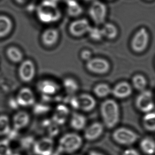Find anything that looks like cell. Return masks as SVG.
Listing matches in <instances>:
<instances>
[{
	"label": "cell",
	"instance_id": "8",
	"mask_svg": "<svg viewBox=\"0 0 155 155\" xmlns=\"http://www.w3.org/2000/svg\"><path fill=\"white\" fill-rule=\"evenodd\" d=\"M135 106L142 113L146 114L153 112L155 104L152 92L146 89L141 92L136 99Z\"/></svg>",
	"mask_w": 155,
	"mask_h": 155
},
{
	"label": "cell",
	"instance_id": "7",
	"mask_svg": "<svg viewBox=\"0 0 155 155\" xmlns=\"http://www.w3.org/2000/svg\"><path fill=\"white\" fill-rule=\"evenodd\" d=\"M150 36L146 28L141 27L136 32L132 38L131 46L132 50L136 53H142L147 48Z\"/></svg>",
	"mask_w": 155,
	"mask_h": 155
},
{
	"label": "cell",
	"instance_id": "17",
	"mask_svg": "<svg viewBox=\"0 0 155 155\" xmlns=\"http://www.w3.org/2000/svg\"><path fill=\"white\" fill-rule=\"evenodd\" d=\"M30 115L27 112L20 111L15 114L12 118V124L15 131L24 129L30 123Z\"/></svg>",
	"mask_w": 155,
	"mask_h": 155
},
{
	"label": "cell",
	"instance_id": "9",
	"mask_svg": "<svg viewBox=\"0 0 155 155\" xmlns=\"http://www.w3.org/2000/svg\"><path fill=\"white\" fill-rule=\"evenodd\" d=\"M36 66L31 59L23 60L20 63L18 70V74L20 80L25 83L31 82L35 77Z\"/></svg>",
	"mask_w": 155,
	"mask_h": 155
},
{
	"label": "cell",
	"instance_id": "2",
	"mask_svg": "<svg viewBox=\"0 0 155 155\" xmlns=\"http://www.w3.org/2000/svg\"><path fill=\"white\" fill-rule=\"evenodd\" d=\"M83 143L81 136L75 133L65 134L59 141V150L65 153H72L78 151Z\"/></svg>",
	"mask_w": 155,
	"mask_h": 155
},
{
	"label": "cell",
	"instance_id": "6",
	"mask_svg": "<svg viewBox=\"0 0 155 155\" xmlns=\"http://www.w3.org/2000/svg\"><path fill=\"white\" fill-rule=\"evenodd\" d=\"M85 67L87 70L96 75L106 74L110 71L111 68L110 62L106 59L103 57H92L86 62Z\"/></svg>",
	"mask_w": 155,
	"mask_h": 155
},
{
	"label": "cell",
	"instance_id": "11",
	"mask_svg": "<svg viewBox=\"0 0 155 155\" xmlns=\"http://www.w3.org/2000/svg\"><path fill=\"white\" fill-rule=\"evenodd\" d=\"M54 145L51 137H42L35 142L33 145L34 153L36 155H51Z\"/></svg>",
	"mask_w": 155,
	"mask_h": 155
},
{
	"label": "cell",
	"instance_id": "34",
	"mask_svg": "<svg viewBox=\"0 0 155 155\" xmlns=\"http://www.w3.org/2000/svg\"><path fill=\"white\" fill-rule=\"evenodd\" d=\"M18 4H23L26 2L27 0H15Z\"/></svg>",
	"mask_w": 155,
	"mask_h": 155
},
{
	"label": "cell",
	"instance_id": "3",
	"mask_svg": "<svg viewBox=\"0 0 155 155\" xmlns=\"http://www.w3.org/2000/svg\"><path fill=\"white\" fill-rule=\"evenodd\" d=\"M114 141L121 145H132L138 140V135L133 130L125 127L117 128L112 134Z\"/></svg>",
	"mask_w": 155,
	"mask_h": 155
},
{
	"label": "cell",
	"instance_id": "27",
	"mask_svg": "<svg viewBox=\"0 0 155 155\" xmlns=\"http://www.w3.org/2000/svg\"><path fill=\"white\" fill-rule=\"evenodd\" d=\"M132 85L137 91L142 92L146 90L147 84V80L143 75L137 74L132 78Z\"/></svg>",
	"mask_w": 155,
	"mask_h": 155
},
{
	"label": "cell",
	"instance_id": "30",
	"mask_svg": "<svg viewBox=\"0 0 155 155\" xmlns=\"http://www.w3.org/2000/svg\"><path fill=\"white\" fill-rule=\"evenodd\" d=\"M0 155H12V149L8 140L0 141Z\"/></svg>",
	"mask_w": 155,
	"mask_h": 155
},
{
	"label": "cell",
	"instance_id": "35",
	"mask_svg": "<svg viewBox=\"0 0 155 155\" xmlns=\"http://www.w3.org/2000/svg\"><path fill=\"white\" fill-rule=\"evenodd\" d=\"M19 155V154H14V155Z\"/></svg>",
	"mask_w": 155,
	"mask_h": 155
},
{
	"label": "cell",
	"instance_id": "13",
	"mask_svg": "<svg viewBox=\"0 0 155 155\" xmlns=\"http://www.w3.org/2000/svg\"><path fill=\"white\" fill-rule=\"evenodd\" d=\"M104 126L100 122H94L85 128L84 137L88 141H95L101 137L104 130Z\"/></svg>",
	"mask_w": 155,
	"mask_h": 155
},
{
	"label": "cell",
	"instance_id": "26",
	"mask_svg": "<svg viewBox=\"0 0 155 155\" xmlns=\"http://www.w3.org/2000/svg\"><path fill=\"white\" fill-rule=\"evenodd\" d=\"M143 125L148 132H155V112L146 113L143 118Z\"/></svg>",
	"mask_w": 155,
	"mask_h": 155
},
{
	"label": "cell",
	"instance_id": "24",
	"mask_svg": "<svg viewBox=\"0 0 155 155\" xmlns=\"http://www.w3.org/2000/svg\"><path fill=\"white\" fill-rule=\"evenodd\" d=\"M140 147L145 154L153 155L155 153V141L151 137H145L140 142Z\"/></svg>",
	"mask_w": 155,
	"mask_h": 155
},
{
	"label": "cell",
	"instance_id": "32",
	"mask_svg": "<svg viewBox=\"0 0 155 155\" xmlns=\"http://www.w3.org/2000/svg\"><path fill=\"white\" fill-rule=\"evenodd\" d=\"M123 155H141L139 152L134 148H128L124 151Z\"/></svg>",
	"mask_w": 155,
	"mask_h": 155
},
{
	"label": "cell",
	"instance_id": "29",
	"mask_svg": "<svg viewBox=\"0 0 155 155\" xmlns=\"http://www.w3.org/2000/svg\"><path fill=\"white\" fill-rule=\"evenodd\" d=\"M88 35L91 40L94 41H99L103 38L101 29L97 27H92L88 32Z\"/></svg>",
	"mask_w": 155,
	"mask_h": 155
},
{
	"label": "cell",
	"instance_id": "12",
	"mask_svg": "<svg viewBox=\"0 0 155 155\" xmlns=\"http://www.w3.org/2000/svg\"><path fill=\"white\" fill-rule=\"evenodd\" d=\"M19 106L26 107L34 105L35 97L31 88L24 87L20 89L15 97Z\"/></svg>",
	"mask_w": 155,
	"mask_h": 155
},
{
	"label": "cell",
	"instance_id": "14",
	"mask_svg": "<svg viewBox=\"0 0 155 155\" xmlns=\"http://www.w3.org/2000/svg\"><path fill=\"white\" fill-rule=\"evenodd\" d=\"M59 31L54 27H49L44 30L41 35V41L44 46L51 47L55 45L59 41Z\"/></svg>",
	"mask_w": 155,
	"mask_h": 155
},
{
	"label": "cell",
	"instance_id": "10",
	"mask_svg": "<svg viewBox=\"0 0 155 155\" xmlns=\"http://www.w3.org/2000/svg\"><path fill=\"white\" fill-rule=\"evenodd\" d=\"M91 27L87 19L78 18L72 21L69 25V32L73 36L80 37L88 33Z\"/></svg>",
	"mask_w": 155,
	"mask_h": 155
},
{
	"label": "cell",
	"instance_id": "1",
	"mask_svg": "<svg viewBox=\"0 0 155 155\" xmlns=\"http://www.w3.org/2000/svg\"><path fill=\"white\" fill-rule=\"evenodd\" d=\"M100 113L105 127L112 129L118 124L120 121V108L114 100L106 99L102 102L100 105Z\"/></svg>",
	"mask_w": 155,
	"mask_h": 155
},
{
	"label": "cell",
	"instance_id": "5",
	"mask_svg": "<svg viewBox=\"0 0 155 155\" xmlns=\"http://www.w3.org/2000/svg\"><path fill=\"white\" fill-rule=\"evenodd\" d=\"M71 106L73 108L84 112H90L96 106L97 103L94 97L87 93H82L74 96L71 99Z\"/></svg>",
	"mask_w": 155,
	"mask_h": 155
},
{
	"label": "cell",
	"instance_id": "15",
	"mask_svg": "<svg viewBox=\"0 0 155 155\" xmlns=\"http://www.w3.org/2000/svg\"><path fill=\"white\" fill-rule=\"evenodd\" d=\"M59 85L53 80L45 79L40 80L37 84V89L42 94L45 96H52L59 91Z\"/></svg>",
	"mask_w": 155,
	"mask_h": 155
},
{
	"label": "cell",
	"instance_id": "33",
	"mask_svg": "<svg viewBox=\"0 0 155 155\" xmlns=\"http://www.w3.org/2000/svg\"><path fill=\"white\" fill-rule=\"evenodd\" d=\"M88 155H105L100 152L96 151H91L89 152Z\"/></svg>",
	"mask_w": 155,
	"mask_h": 155
},
{
	"label": "cell",
	"instance_id": "16",
	"mask_svg": "<svg viewBox=\"0 0 155 155\" xmlns=\"http://www.w3.org/2000/svg\"><path fill=\"white\" fill-rule=\"evenodd\" d=\"M133 92L130 83L125 81L120 82L112 88L111 94L117 99H125L130 96Z\"/></svg>",
	"mask_w": 155,
	"mask_h": 155
},
{
	"label": "cell",
	"instance_id": "25",
	"mask_svg": "<svg viewBox=\"0 0 155 155\" xmlns=\"http://www.w3.org/2000/svg\"><path fill=\"white\" fill-rule=\"evenodd\" d=\"M112 88L109 85L105 83H100L95 86L93 93L97 97L100 98H105L111 94Z\"/></svg>",
	"mask_w": 155,
	"mask_h": 155
},
{
	"label": "cell",
	"instance_id": "19",
	"mask_svg": "<svg viewBox=\"0 0 155 155\" xmlns=\"http://www.w3.org/2000/svg\"><path fill=\"white\" fill-rule=\"evenodd\" d=\"M87 124V119L85 116L78 113H74L70 119L71 127L76 130L80 131L85 128Z\"/></svg>",
	"mask_w": 155,
	"mask_h": 155
},
{
	"label": "cell",
	"instance_id": "21",
	"mask_svg": "<svg viewBox=\"0 0 155 155\" xmlns=\"http://www.w3.org/2000/svg\"><path fill=\"white\" fill-rule=\"evenodd\" d=\"M13 22L12 19L4 15H0V38L7 36L12 30Z\"/></svg>",
	"mask_w": 155,
	"mask_h": 155
},
{
	"label": "cell",
	"instance_id": "22",
	"mask_svg": "<svg viewBox=\"0 0 155 155\" xmlns=\"http://www.w3.org/2000/svg\"><path fill=\"white\" fill-rule=\"evenodd\" d=\"M5 54L8 60L14 63H21L23 60L22 52L16 46H11L8 47Z\"/></svg>",
	"mask_w": 155,
	"mask_h": 155
},
{
	"label": "cell",
	"instance_id": "4",
	"mask_svg": "<svg viewBox=\"0 0 155 155\" xmlns=\"http://www.w3.org/2000/svg\"><path fill=\"white\" fill-rule=\"evenodd\" d=\"M88 14L90 19L96 25H102L106 22L107 14L106 5L100 1H94L88 9Z\"/></svg>",
	"mask_w": 155,
	"mask_h": 155
},
{
	"label": "cell",
	"instance_id": "23",
	"mask_svg": "<svg viewBox=\"0 0 155 155\" xmlns=\"http://www.w3.org/2000/svg\"><path fill=\"white\" fill-rule=\"evenodd\" d=\"M62 86L67 93L74 95L78 92L79 85L77 80L72 77H66L63 79Z\"/></svg>",
	"mask_w": 155,
	"mask_h": 155
},
{
	"label": "cell",
	"instance_id": "18",
	"mask_svg": "<svg viewBox=\"0 0 155 155\" xmlns=\"http://www.w3.org/2000/svg\"><path fill=\"white\" fill-rule=\"evenodd\" d=\"M70 114V110L64 105H59L56 106L54 112L52 120L54 123L57 125L64 124L66 122Z\"/></svg>",
	"mask_w": 155,
	"mask_h": 155
},
{
	"label": "cell",
	"instance_id": "20",
	"mask_svg": "<svg viewBox=\"0 0 155 155\" xmlns=\"http://www.w3.org/2000/svg\"><path fill=\"white\" fill-rule=\"evenodd\" d=\"M103 38L108 40L115 39L118 34V30L115 25L111 22H105L101 28Z\"/></svg>",
	"mask_w": 155,
	"mask_h": 155
},
{
	"label": "cell",
	"instance_id": "36",
	"mask_svg": "<svg viewBox=\"0 0 155 155\" xmlns=\"http://www.w3.org/2000/svg\"><path fill=\"white\" fill-rule=\"evenodd\" d=\"M147 1H152V0H147Z\"/></svg>",
	"mask_w": 155,
	"mask_h": 155
},
{
	"label": "cell",
	"instance_id": "31",
	"mask_svg": "<svg viewBox=\"0 0 155 155\" xmlns=\"http://www.w3.org/2000/svg\"><path fill=\"white\" fill-rule=\"evenodd\" d=\"M80 57L83 61L86 62L93 57L92 52L87 49L82 50L80 53Z\"/></svg>",
	"mask_w": 155,
	"mask_h": 155
},
{
	"label": "cell",
	"instance_id": "28",
	"mask_svg": "<svg viewBox=\"0 0 155 155\" xmlns=\"http://www.w3.org/2000/svg\"><path fill=\"white\" fill-rule=\"evenodd\" d=\"M11 131V122L9 117L5 115L0 116V136L5 135Z\"/></svg>",
	"mask_w": 155,
	"mask_h": 155
}]
</instances>
